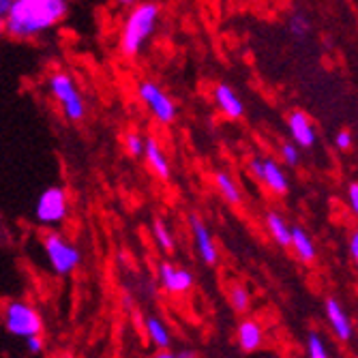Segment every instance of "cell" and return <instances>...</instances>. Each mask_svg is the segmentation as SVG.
I'll use <instances>...</instances> for the list:
<instances>
[{
    "instance_id": "ba28073f",
    "label": "cell",
    "mask_w": 358,
    "mask_h": 358,
    "mask_svg": "<svg viewBox=\"0 0 358 358\" xmlns=\"http://www.w3.org/2000/svg\"><path fill=\"white\" fill-rule=\"evenodd\" d=\"M249 172L259 185H264L273 195H279V198H281V195H285L289 191V178H287L285 170L271 157H253L249 161Z\"/></svg>"
},
{
    "instance_id": "f546056e",
    "label": "cell",
    "mask_w": 358,
    "mask_h": 358,
    "mask_svg": "<svg viewBox=\"0 0 358 358\" xmlns=\"http://www.w3.org/2000/svg\"><path fill=\"white\" fill-rule=\"evenodd\" d=\"M150 358H178V356H176V352H172V350L168 348V350H157Z\"/></svg>"
},
{
    "instance_id": "8fae6325",
    "label": "cell",
    "mask_w": 358,
    "mask_h": 358,
    "mask_svg": "<svg viewBox=\"0 0 358 358\" xmlns=\"http://www.w3.org/2000/svg\"><path fill=\"white\" fill-rule=\"evenodd\" d=\"M324 313H327L331 335L339 343H352L354 341V322H352V315L345 309V305L339 299L329 296L324 301Z\"/></svg>"
},
{
    "instance_id": "4fadbf2b",
    "label": "cell",
    "mask_w": 358,
    "mask_h": 358,
    "mask_svg": "<svg viewBox=\"0 0 358 358\" xmlns=\"http://www.w3.org/2000/svg\"><path fill=\"white\" fill-rule=\"evenodd\" d=\"M213 101H215V108L230 120H241L245 116V103L238 96V92L227 86V84H217L215 90H213Z\"/></svg>"
},
{
    "instance_id": "484cf974",
    "label": "cell",
    "mask_w": 358,
    "mask_h": 358,
    "mask_svg": "<svg viewBox=\"0 0 358 358\" xmlns=\"http://www.w3.org/2000/svg\"><path fill=\"white\" fill-rule=\"evenodd\" d=\"M345 204H348L352 215L358 213V185L356 182H350L345 189Z\"/></svg>"
},
{
    "instance_id": "9a60e30c",
    "label": "cell",
    "mask_w": 358,
    "mask_h": 358,
    "mask_svg": "<svg viewBox=\"0 0 358 358\" xmlns=\"http://www.w3.org/2000/svg\"><path fill=\"white\" fill-rule=\"evenodd\" d=\"M287 131L289 138L299 148H311L317 142V134H315V127L309 120V116L305 112H292L287 118Z\"/></svg>"
},
{
    "instance_id": "44dd1931",
    "label": "cell",
    "mask_w": 358,
    "mask_h": 358,
    "mask_svg": "<svg viewBox=\"0 0 358 358\" xmlns=\"http://www.w3.org/2000/svg\"><path fill=\"white\" fill-rule=\"evenodd\" d=\"M227 301H230V307L236 313H249L251 309V292L245 283L234 281L227 287Z\"/></svg>"
},
{
    "instance_id": "8992f818",
    "label": "cell",
    "mask_w": 358,
    "mask_h": 358,
    "mask_svg": "<svg viewBox=\"0 0 358 358\" xmlns=\"http://www.w3.org/2000/svg\"><path fill=\"white\" fill-rule=\"evenodd\" d=\"M71 213V200L69 193L62 185H50L41 191V195L35 202V221L48 230H56L64 221L69 219Z\"/></svg>"
},
{
    "instance_id": "4dcf8cb0",
    "label": "cell",
    "mask_w": 358,
    "mask_h": 358,
    "mask_svg": "<svg viewBox=\"0 0 358 358\" xmlns=\"http://www.w3.org/2000/svg\"><path fill=\"white\" fill-rule=\"evenodd\" d=\"M176 356H178V358H198V352L191 350V348H180V350L176 352Z\"/></svg>"
},
{
    "instance_id": "d590c367",
    "label": "cell",
    "mask_w": 358,
    "mask_h": 358,
    "mask_svg": "<svg viewBox=\"0 0 358 358\" xmlns=\"http://www.w3.org/2000/svg\"><path fill=\"white\" fill-rule=\"evenodd\" d=\"M268 358H275V356H268Z\"/></svg>"
},
{
    "instance_id": "d4e9b609",
    "label": "cell",
    "mask_w": 358,
    "mask_h": 358,
    "mask_svg": "<svg viewBox=\"0 0 358 358\" xmlns=\"http://www.w3.org/2000/svg\"><path fill=\"white\" fill-rule=\"evenodd\" d=\"M144 136H140V134H136V131H131V134H127L124 136V140H122V146H124V150L129 152V157H134V159H140L142 157V152H144Z\"/></svg>"
},
{
    "instance_id": "6da1fadb",
    "label": "cell",
    "mask_w": 358,
    "mask_h": 358,
    "mask_svg": "<svg viewBox=\"0 0 358 358\" xmlns=\"http://www.w3.org/2000/svg\"><path fill=\"white\" fill-rule=\"evenodd\" d=\"M69 13V0H13L5 22L7 37L30 41L56 28Z\"/></svg>"
},
{
    "instance_id": "5bb4252c",
    "label": "cell",
    "mask_w": 358,
    "mask_h": 358,
    "mask_svg": "<svg viewBox=\"0 0 358 358\" xmlns=\"http://www.w3.org/2000/svg\"><path fill=\"white\" fill-rule=\"evenodd\" d=\"M287 249L294 253V257L299 259L301 264L311 266L315 259H317V247L313 236L305 230L303 225H292L289 230V245Z\"/></svg>"
},
{
    "instance_id": "3957f363",
    "label": "cell",
    "mask_w": 358,
    "mask_h": 358,
    "mask_svg": "<svg viewBox=\"0 0 358 358\" xmlns=\"http://www.w3.org/2000/svg\"><path fill=\"white\" fill-rule=\"evenodd\" d=\"M0 322H3V327L9 335L20 337V339L43 335V331H45V322H43L41 311L24 299L7 301L3 307H0Z\"/></svg>"
},
{
    "instance_id": "ffe728a7",
    "label": "cell",
    "mask_w": 358,
    "mask_h": 358,
    "mask_svg": "<svg viewBox=\"0 0 358 358\" xmlns=\"http://www.w3.org/2000/svg\"><path fill=\"white\" fill-rule=\"evenodd\" d=\"M150 234H152V243L157 245V249L161 253H174L176 249V238H174V232L170 230V225L164 221V219H155L152 225H150Z\"/></svg>"
},
{
    "instance_id": "1f68e13d",
    "label": "cell",
    "mask_w": 358,
    "mask_h": 358,
    "mask_svg": "<svg viewBox=\"0 0 358 358\" xmlns=\"http://www.w3.org/2000/svg\"><path fill=\"white\" fill-rule=\"evenodd\" d=\"M13 5V0H0V20H3L9 11V7Z\"/></svg>"
},
{
    "instance_id": "7a4b0ae2",
    "label": "cell",
    "mask_w": 358,
    "mask_h": 358,
    "mask_svg": "<svg viewBox=\"0 0 358 358\" xmlns=\"http://www.w3.org/2000/svg\"><path fill=\"white\" fill-rule=\"evenodd\" d=\"M161 20V7L155 0H140L138 5L129 9L122 20L118 50L124 58H138L146 43L152 39L157 24Z\"/></svg>"
},
{
    "instance_id": "603a6c76",
    "label": "cell",
    "mask_w": 358,
    "mask_h": 358,
    "mask_svg": "<svg viewBox=\"0 0 358 358\" xmlns=\"http://www.w3.org/2000/svg\"><path fill=\"white\" fill-rule=\"evenodd\" d=\"M279 157H281V161H283L285 166L296 168L301 164V148L292 140L289 142H281L279 144Z\"/></svg>"
},
{
    "instance_id": "2e32d148",
    "label": "cell",
    "mask_w": 358,
    "mask_h": 358,
    "mask_svg": "<svg viewBox=\"0 0 358 358\" xmlns=\"http://www.w3.org/2000/svg\"><path fill=\"white\" fill-rule=\"evenodd\" d=\"M146 166L150 168V172L159 178V180H170L172 176V164L170 159L155 138H146L144 140V152H142Z\"/></svg>"
},
{
    "instance_id": "7c38bea8",
    "label": "cell",
    "mask_w": 358,
    "mask_h": 358,
    "mask_svg": "<svg viewBox=\"0 0 358 358\" xmlns=\"http://www.w3.org/2000/svg\"><path fill=\"white\" fill-rule=\"evenodd\" d=\"M266 341V331L264 324L255 320V317H243L236 327V345L245 352V354H253L257 350L264 348Z\"/></svg>"
},
{
    "instance_id": "52a82bcc",
    "label": "cell",
    "mask_w": 358,
    "mask_h": 358,
    "mask_svg": "<svg viewBox=\"0 0 358 358\" xmlns=\"http://www.w3.org/2000/svg\"><path fill=\"white\" fill-rule=\"evenodd\" d=\"M138 99L142 101V106L148 110V114L161 122V124H172L178 116V108L174 103L172 96L161 88L157 82L152 80H142L136 88Z\"/></svg>"
},
{
    "instance_id": "d6a6232c",
    "label": "cell",
    "mask_w": 358,
    "mask_h": 358,
    "mask_svg": "<svg viewBox=\"0 0 358 358\" xmlns=\"http://www.w3.org/2000/svg\"><path fill=\"white\" fill-rule=\"evenodd\" d=\"M118 5H122V7H134V5H138L140 0H116Z\"/></svg>"
},
{
    "instance_id": "83f0119b",
    "label": "cell",
    "mask_w": 358,
    "mask_h": 358,
    "mask_svg": "<svg viewBox=\"0 0 358 358\" xmlns=\"http://www.w3.org/2000/svg\"><path fill=\"white\" fill-rule=\"evenodd\" d=\"M335 148L337 150H350L352 148V134L348 129H341V131L335 136Z\"/></svg>"
},
{
    "instance_id": "ac0fdd59",
    "label": "cell",
    "mask_w": 358,
    "mask_h": 358,
    "mask_svg": "<svg viewBox=\"0 0 358 358\" xmlns=\"http://www.w3.org/2000/svg\"><path fill=\"white\" fill-rule=\"evenodd\" d=\"M213 185H215L217 193L221 195V198H223L227 204L238 206V204L243 202V191H241L238 182L232 178V174H227V172H223V170L215 172V174H213Z\"/></svg>"
},
{
    "instance_id": "5b68a950",
    "label": "cell",
    "mask_w": 358,
    "mask_h": 358,
    "mask_svg": "<svg viewBox=\"0 0 358 358\" xmlns=\"http://www.w3.org/2000/svg\"><path fill=\"white\" fill-rule=\"evenodd\" d=\"M48 90L52 99L58 103L64 118L71 122H80L86 118V101L78 88V82L67 71H54L48 78Z\"/></svg>"
},
{
    "instance_id": "30bf717a",
    "label": "cell",
    "mask_w": 358,
    "mask_h": 358,
    "mask_svg": "<svg viewBox=\"0 0 358 358\" xmlns=\"http://www.w3.org/2000/svg\"><path fill=\"white\" fill-rule=\"evenodd\" d=\"M189 230L193 238V247L198 251L200 262L206 266H217L219 264V247L215 243V236L210 227L200 215H189Z\"/></svg>"
},
{
    "instance_id": "d6986e66",
    "label": "cell",
    "mask_w": 358,
    "mask_h": 358,
    "mask_svg": "<svg viewBox=\"0 0 358 358\" xmlns=\"http://www.w3.org/2000/svg\"><path fill=\"white\" fill-rule=\"evenodd\" d=\"M264 225H266V232L271 234V238H273L279 247L287 249V245H289V230H292V225L287 223V219H285L281 213L271 210V213H266V217H264Z\"/></svg>"
},
{
    "instance_id": "836d02e7",
    "label": "cell",
    "mask_w": 358,
    "mask_h": 358,
    "mask_svg": "<svg viewBox=\"0 0 358 358\" xmlns=\"http://www.w3.org/2000/svg\"><path fill=\"white\" fill-rule=\"evenodd\" d=\"M7 35V32H5V22L3 20H0V39H3Z\"/></svg>"
},
{
    "instance_id": "e575fe53",
    "label": "cell",
    "mask_w": 358,
    "mask_h": 358,
    "mask_svg": "<svg viewBox=\"0 0 358 358\" xmlns=\"http://www.w3.org/2000/svg\"><path fill=\"white\" fill-rule=\"evenodd\" d=\"M58 358H76V356H73V354H60Z\"/></svg>"
},
{
    "instance_id": "cb8c5ba5",
    "label": "cell",
    "mask_w": 358,
    "mask_h": 358,
    "mask_svg": "<svg viewBox=\"0 0 358 358\" xmlns=\"http://www.w3.org/2000/svg\"><path fill=\"white\" fill-rule=\"evenodd\" d=\"M289 32H292V35H294L299 41H305V39L309 37V32H311V22H309L303 13L292 15V20H289Z\"/></svg>"
},
{
    "instance_id": "e0dca14e",
    "label": "cell",
    "mask_w": 358,
    "mask_h": 358,
    "mask_svg": "<svg viewBox=\"0 0 358 358\" xmlns=\"http://www.w3.org/2000/svg\"><path fill=\"white\" fill-rule=\"evenodd\" d=\"M144 333L155 350H168L172 345V331L168 327V322L161 315H146Z\"/></svg>"
},
{
    "instance_id": "4316f807",
    "label": "cell",
    "mask_w": 358,
    "mask_h": 358,
    "mask_svg": "<svg viewBox=\"0 0 358 358\" xmlns=\"http://www.w3.org/2000/svg\"><path fill=\"white\" fill-rule=\"evenodd\" d=\"M26 341V350L30 352V354H43V350H45V339H43V335H35V337H28V339H24Z\"/></svg>"
},
{
    "instance_id": "277c9868",
    "label": "cell",
    "mask_w": 358,
    "mask_h": 358,
    "mask_svg": "<svg viewBox=\"0 0 358 358\" xmlns=\"http://www.w3.org/2000/svg\"><path fill=\"white\" fill-rule=\"evenodd\" d=\"M43 253H45L50 271L56 277L73 275L84 262L82 249L69 236L60 234L58 230H50L43 236Z\"/></svg>"
},
{
    "instance_id": "7402d4cb",
    "label": "cell",
    "mask_w": 358,
    "mask_h": 358,
    "mask_svg": "<svg viewBox=\"0 0 358 358\" xmlns=\"http://www.w3.org/2000/svg\"><path fill=\"white\" fill-rule=\"evenodd\" d=\"M305 354L307 358H335L333 350L329 348V341L320 331H309L305 339Z\"/></svg>"
},
{
    "instance_id": "f1b7e54d",
    "label": "cell",
    "mask_w": 358,
    "mask_h": 358,
    "mask_svg": "<svg viewBox=\"0 0 358 358\" xmlns=\"http://www.w3.org/2000/svg\"><path fill=\"white\" fill-rule=\"evenodd\" d=\"M348 255L352 262H358V234L356 232H352L348 238Z\"/></svg>"
},
{
    "instance_id": "9c48e42d",
    "label": "cell",
    "mask_w": 358,
    "mask_h": 358,
    "mask_svg": "<svg viewBox=\"0 0 358 358\" xmlns=\"http://www.w3.org/2000/svg\"><path fill=\"white\" fill-rule=\"evenodd\" d=\"M157 281L161 289L170 296H187L195 285V277L189 268L174 264L170 259H164L157 266Z\"/></svg>"
}]
</instances>
